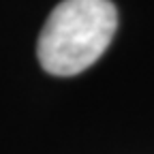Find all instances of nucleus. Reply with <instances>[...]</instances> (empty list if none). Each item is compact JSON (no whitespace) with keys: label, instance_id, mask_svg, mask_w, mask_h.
<instances>
[{"label":"nucleus","instance_id":"obj_1","mask_svg":"<svg viewBox=\"0 0 154 154\" xmlns=\"http://www.w3.org/2000/svg\"><path fill=\"white\" fill-rule=\"evenodd\" d=\"M116 28L118 9L111 0H62L38 34V62L49 75L73 77L105 54Z\"/></svg>","mask_w":154,"mask_h":154}]
</instances>
